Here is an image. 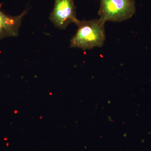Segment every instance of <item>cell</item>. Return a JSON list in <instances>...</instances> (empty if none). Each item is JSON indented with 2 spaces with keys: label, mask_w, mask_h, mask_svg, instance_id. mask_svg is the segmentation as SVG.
<instances>
[{
  "label": "cell",
  "mask_w": 151,
  "mask_h": 151,
  "mask_svg": "<svg viewBox=\"0 0 151 151\" xmlns=\"http://www.w3.org/2000/svg\"><path fill=\"white\" fill-rule=\"evenodd\" d=\"M135 12L134 0H100L98 14L105 22H121L131 18Z\"/></svg>",
  "instance_id": "obj_2"
},
{
  "label": "cell",
  "mask_w": 151,
  "mask_h": 151,
  "mask_svg": "<svg viewBox=\"0 0 151 151\" xmlns=\"http://www.w3.org/2000/svg\"><path fill=\"white\" fill-rule=\"evenodd\" d=\"M105 22L101 19L80 21L75 24L78 29L70 40V47L83 50L101 47L105 40Z\"/></svg>",
  "instance_id": "obj_1"
},
{
  "label": "cell",
  "mask_w": 151,
  "mask_h": 151,
  "mask_svg": "<svg viewBox=\"0 0 151 151\" xmlns=\"http://www.w3.org/2000/svg\"><path fill=\"white\" fill-rule=\"evenodd\" d=\"M27 12V10H25L19 15L11 16L2 12L0 5V40L6 37L18 36L22 19Z\"/></svg>",
  "instance_id": "obj_4"
},
{
  "label": "cell",
  "mask_w": 151,
  "mask_h": 151,
  "mask_svg": "<svg viewBox=\"0 0 151 151\" xmlns=\"http://www.w3.org/2000/svg\"><path fill=\"white\" fill-rule=\"evenodd\" d=\"M50 19L60 29H65L71 23H76L78 19L76 17L74 0H55Z\"/></svg>",
  "instance_id": "obj_3"
}]
</instances>
